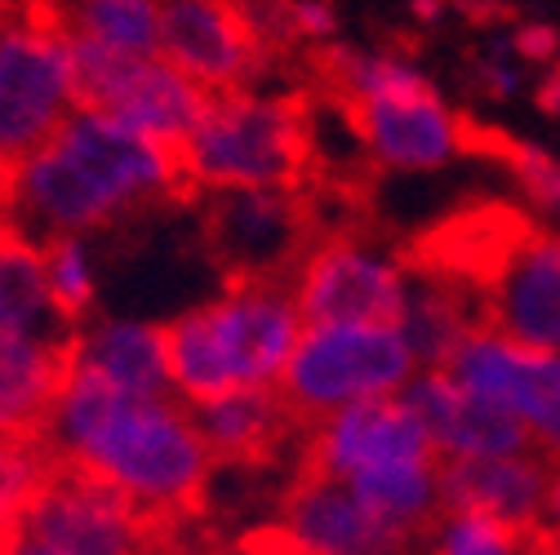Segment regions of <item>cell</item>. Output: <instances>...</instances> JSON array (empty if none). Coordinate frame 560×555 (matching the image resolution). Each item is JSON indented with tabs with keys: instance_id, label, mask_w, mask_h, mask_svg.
<instances>
[{
	"instance_id": "6da1fadb",
	"label": "cell",
	"mask_w": 560,
	"mask_h": 555,
	"mask_svg": "<svg viewBox=\"0 0 560 555\" xmlns=\"http://www.w3.org/2000/svg\"><path fill=\"white\" fill-rule=\"evenodd\" d=\"M45 445L62 471L103 484L156 529L191 516L219 467L196 409L178 395H120L72 374L49 413Z\"/></svg>"
},
{
	"instance_id": "7a4b0ae2",
	"label": "cell",
	"mask_w": 560,
	"mask_h": 555,
	"mask_svg": "<svg viewBox=\"0 0 560 555\" xmlns=\"http://www.w3.org/2000/svg\"><path fill=\"white\" fill-rule=\"evenodd\" d=\"M178 191V152L81 107L40 152L0 178V223L36 245L58 236L90 240Z\"/></svg>"
},
{
	"instance_id": "3957f363",
	"label": "cell",
	"mask_w": 560,
	"mask_h": 555,
	"mask_svg": "<svg viewBox=\"0 0 560 555\" xmlns=\"http://www.w3.org/2000/svg\"><path fill=\"white\" fill-rule=\"evenodd\" d=\"M303 329L290 281H232L165 324L174 395L200 409L241 391H280Z\"/></svg>"
},
{
	"instance_id": "277c9868",
	"label": "cell",
	"mask_w": 560,
	"mask_h": 555,
	"mask_svg": "<svg viewBox=\"0 0 560 555\" xmlns=\"http://www.w3.org/2000/svg\"><path fill=\"white\" fill-rule=\"evenodd\" d=\"M325 67L370 165L387 174H441L463 161L471 143L467 120L409 54L334 45Z\"/></svg>"
},
{
	"instance_id": "5b68a950",
	"label": "cell",
	"mask_w": 560,
	"mask_h": 555,
	"mask_svg": "<svg viewBox=\"0 0 560 555\" xmlns=\"http://www.w3.org/2000/svg\"><path fill=\"white\" fill-rule=\"evenodd\" d=\"M312 165L307 107L276 90H236L209 98L205 116L178 147L183 187L228 191H299Z\"/></svg>"
},
{
	"instance_id": "8992f818",
	"label": "cell",
	"mask_w": 560,
	"mask_h": 555,
	"mask_svg": "<svg viewBox=\"0 0 560 555\" xmlns=\"http://www.w3.org/2000/svg\"><path fill=\"white\" fill-rule=\"evenodd\" d=\"M418 369L400 324H307L280 378V400L299 427H316L352 404L400 395Z\"/></svg>"
},
{
	"instance_id": "52a82bcc",
	"label": "cell",
	"mask_w": 560,
	"mask_h": 555,
	"mask_svg": "<svg viewBox=\"0 0 560 555\" xmlns=\"http://www.w3.org/2000/svg\"><path fill=\"white\" fill-rule=\"evenodd\" d=\"M77 54L58 14L0 19V178L40 152L81 111Z\"/></svg>"
},
{
	"instance_id": "ba28073f",
	"label": "cell",
	"mask_w": 560,
	"mask_h": 555,
	"mask_svg": "<svg viewBox=\"0 0 560 555\" xmlns=\"http://www.w3.org/2000/svg\"><path fill=\"white\" fill-rule=\"evenodd\" d=\"M441 369L471 400L508 413L534 453L560 462V352H534L499 329L476 324Z\"/></svg>"
},
{
	"instance_id": "9c48e42d",
	"label": "cell",
	"mask_w": 560,
	"mask_h": 555,
	"mask_svg": "<svg viewBox=\"0 0 560 555\" xmlns=\"http://www.w3.org/2000/svg\"><path fill=\"white\" fill-rule=\"evenodd\" d=\"M409 290L413 271L365 236L316 240L290 271L303 324H396Z\"/></svg>"
},
{
	"instance_id": "30bf717a",
	"label": "cell",
	"mask_w": 560,
	"mask_h": 555,
	"mask_svg": "<svg viewBox=\"0 0 560 555\" xmlns=\"http://www.w3.org/2000/svg\"><path fill=\"white\" fill-rule=\"evenodd\" d=\"M161 533L112 489L58 467L27 520L0 542V555H152L165 542Z\"/></svg>"
},
{
	"instance_id": "8fae6325",
	"label": "cell",
	"mask_w": 560,
	"mask_h": 555,
	"mask_svg": "<svg viewBox=\"0 0 560 555\" xmlns=\"http://www.w3.org/2000/svg\"><path fill=\"white\" fill-rule=\"evenodd\" d=\"M77 81H81V103L90 111H103L148 138L156 147L178 152L183 138L196 129V120L209 107V94L196 90L183 72L156 54V58H112V54H90L77 49Z\"/></svg>"
},
{
	"instance_id": "7c38bea8",
	"label": "cell",
	"mask_w": 560,
	"mask_h": 555,
	"mask_svg": "<svg viewBox=\"0 0 560 555\" xmlns=\"http://www.w3.org/2000/svg\"><path fill=\"white\" fill-rule=\"evenodd\" d=\"M267 555H423V542L387 529L342 480L299 471L276 529L258 538Z\"/></svg>"
},
{
	"instance_id": "4fadbf2b",
	"label": "cell",
	"mask_w": 560,
	"mask_h": 555,
	"mask_svg": "<svg viewBox=\"0 0 560 555\" xmlns=\"http://www.w3.org/2000/svg\"><path fill=\"white\" fill-rule=\"evenodd\" d=\"M161 58L209 98L254 90L267 67L236 0H161Z\"/></svg>"
},
{
	"instance_id": "5bb4252c",
	"label": "cell",
	"mask_w": 560,
	"mask_h": 555,
	"mask_svg": "<svg viewBox=\"0 0 560 555\" xmlns=\"http://www.w3.org/2000/svg\"><path fill=\"white\" fill-rule=\"evenodd\" d=\"M209 245L236 271V281H290L312 245L299 191L209 196Z\"/></svg>"
},
{
	"instance_id": "9a60e30c",
	"label": "cell",
	"mask_w": 560,
	"mask_h": 555,
	"mask_svg": "<svg viewBox=\"0 0 560 555\" xmlns=\"http://www.w3.org/2000/svg\"><path fill=\"white\" fill-rule=\"evenodd\" d=\"M480 316L534 352H560V232H525L489 267Z\"/></svg>"
},
{
	"instance_id": "2e32d148",
	"label": "cell",
	"mask_w": 560,
	"mask_h": 555,
	"mask_svg": "<svg viewBox=\"0 0 560 555\" xmlns=\"http://www.w3.org/2000/svg\"><path fill=\"white\" fill-rule=\"evenodd\" d=\"M423 458H436L423 423H418V413L405 404V395H392V400L352 404V409L334 413V418L307 427L303 471L352 484L383 467L423 462Z\"/></svg>"
},
{
	"instance_id": "e0dca14e",
	"label": "cell",
	"mask_w": 560,
	"mask_h": 555,
	"mask_svg": "<svg viewBox=\"0 0 560 555\" xmlns=\"http://www.w3.org/2000/svg\"><path fill=\"white\" fill-rule=\"evenodd\" d=\"M67 374L120 395H174L170 333L138 316H90L67 333Z\"/></svg>"
},
{
	"instance_id": "ac0fdd59",
	"label": "cell",
	"mask_w": 560,
	"mask_h": 555,
	"mask_svg": "<svg viewBox=\"0 0 560 555\" xmlns=\"http://www.w3.org/2000/svg\"><path fill=\"white\" fill-rule=\"evenodd\" d=\"M400 395L418 413V423H423V432H428V440L445 467L529 453L525 432L508 418V413L471 400L445 369H418Z\"/></svg>"
},
{
	"instance_id": "d6986e66",
	"label": "cell",
	"mask_w": 560,
	"mask_h": 555,
	"mask_svg": "<svg viewBox=\"0 0 560 555\" xmlns=\"http://www.w3.org/2000/svg\"><path fill=\"white\" fill-rule=\"evenodd\" d=\"M67 382V333L0 329V436H45Z\"/></svg>"
},
{
	"instance_id": "ffe728a7",
	"label": "cell",
	"mask_w": 560,
	"mask_h": 555,
	"mask_svg": "<svg viewBox=\"0 0 560 555\" xmlns=\"http://www.w3.org/2000/svg\"><path fill=\"white\" fill-rule=\"evenodd\" d=\"M551 471L542 453H512V458H489V462H458L445 467V507L485 511L494 520L538 529L542 503L551 489Z\"/></svg>"
},
{
	"instance_id": "44dd1931",
	"label": "cell",
	"mask_w": 560,
	"mask_h": 555,
	"mask_svg": "<svg viewBox=\"0 0 560 555\" xmlns=\"http://www.w3.org/2000/svg\"><path fill=\"white\" fill-rule=\"evenodd\" d=\"M196 427H200L209 453H214V462L249 467V462L271 458L299 423L285 409V400H280V391H241V395L200 404Z\"/></svg>"
},
{
	"instance_id": "7402d4cb",
	"label": "cell",
	"mask_w": 560,
	"mask_h": 555,
	"mask_svg": "<svg viewBox=\"0 0 560 555\" xmlns=\"http://www.w3.org/2000/svg\"><path fill=\"white\" fill-rule=\"evenodd\" d=\"M58 23L77 49L112 58L161 54V0H62Z\"/></svg>"
},
{
	"instance_id": "603a6c76",
	"label": "cell",
	"mask_w": 560,
	"mask_h": 555,
	"mask_svg": "<svg viewBox=\"0 0 560 555\" xmlns=\"http://www.w3.org/2000/svg\"><path fill=\"white\" fill-rule=\"evenodd\" d=\"M400 333L409 342V352L418 356L423 369H441L458 342L485 324L480 316V294H471L467 285H454V281H418L413 275V290H409V303L400 311Z\"/></svg>"
},
{
	"instance_id": "cb8c5ba5",
	"label": "cell",
	"mask_w": 560,
	"mask_h": 555,
	"mask_svg": "<svg viewBox=\"0 0 560 555\" xmlns=\"http://www.w3.org/2000/svg\"><path fill=\"white\" fill-rule=\"evenodd\" d=\"M0 329H40V333H67L54 320L45 271H40V245L19 236L0 223Z\"/></svg>"
},
{
	"instance_id": "d4e9b609",
	"label": "cell",
	"mask_w": 560,
	"mask_h": 555,
	"mask_svg": "<svg viewBox=\"0 0 560 555\" xmlns=\"http://www.w3.org/2000/svg\"><path fill=\"white\" fill-rule=\"evenodd\" d=\"M40 271H45V294L54 307V320L72 333L90 320L98 290H103V262L90 240L81 236H58L40 245Z\"/></svg>"
},
{
	"instance_id": "484cf974",
	"label": "cell",
	"mask_w": 560,
	"mask_h": 555,
	"mask_svg": "<svg viewBox=\"0 0 560 555\" xmlns=\"http://www.w3.org/2000/svg\"><path fill=\"white\" fill-rule=\"evenodd\" d=\"M538 529H521L467 507H445L423 533V555H538Z\"/></svg>"
},
{
	"instance_id": "4316f807",
	"label": "cell",
	"mask_w": 560,
	"mask_h": 555,
	"mask_svg": "<svg viewBox=\"0 0 560 555\" xmlns=\"http://www.w3.org/2000/svg\"><path fill=\"white\" fill-rule=\"evenodd\" d=\"M54 475L58 458L45 436H0V542L27 520Z\"/></svg>"
},
{
	"instance_id": "83f0119b",
	"label": "cell",
	"mask_w": 560,
	"mask_h": 555,
	"mask_svg": "<svg viewBox=\"0 0 560 555\" xmlns=\"http://www.w3.org/2000/svg\"><path fill=\"white\" fill-rule=\"evenodd\" d=\"M508 174L521 187L525 204L534 210L542 232H560V156L534 147V143H516L508 152Z\"/></svg>"
},
{
	"instance_id": "f1b7e54d",
	"label": "cell",
	"mask_w": 560,
	"mask_h": 555,
	"mask_svg": "<svg viewBox=\"0 0 560 555\" xmlns=\"http://www.w3.org/2000/svg\"><path fill=\"white\" fill-rule=\"evenodd\" d=\"M236 10L267 58L294 40V0H236Z\"/></svg>"
},
{
	"instance_id": "f546056e",
	"label": "cell",
	"mask_w": 560,
	"mask_h": 555,
	"mask_svg": "<svg viewBox=\"0 0 560 555\" xmlns=\"http://www.w3.org/2000/svg\"><path fill=\"white\" fill-rule=\"evenodd\" d=\"M508 54L516 62H525V67H556V58H560V32L547 27V23H525L508 40Z\"/></svg>"
},
{
	"instance_id": "4dcf8cb0",
	"label": "cell",
	"mask_w": 560,
	"mask_h": 555,
	"mask_svg": "<svg viewBox=\"0 0 560 555\" xmlns=\"http://www.w3.org/2000/svg\"><path fill=\"white\" fill-rule=\"evenodd\" d=\"M294 40L307 45H338V10L329 0H294Z\"/></svg>"
},
{
	"instance_id": "1f68e13d",
	"label": "cell",
	"mask_w": 560,
	"mask_h": 555,
	"mask_svg": "<svg viewBox=\"0 0 560 555\" xmlns=\"http://www.w3.org/2000/svg\"><path fill=\"white\" fill-rule=\"evenodd\" d=\"M480 90L499 103H512L525 94V62H516L512 54H499V58H485L480 62Z\"/></svg>"
},
{
	"instance_id": "d6a6232c",
	"label": "cell",
	"mask_w": 560,
	"mask_h": 555,
	"mask_svg": "<svg viewBox=\"0 0 560 555\" xmlns=\"http://www.w3.org/2000/svg\"><path fill=\"white\" fill-rule=\"evenodd\" d=\"M538 538H542L547 546H560V462H556V471H551V489H547V503H542Z\"/></svg>"
},
{
	"instance_id": "836d02e7",
	"label": "cell",
	"mask_w": 560,
	"mask_h": 555,
	"mask_svg": "<svg viewBox=\"0 0 560 555\" xmlns=\"http://www.w3.org/2000/svg\"><path fill=\"white\" fill-rule=\"evenodd\" d=\"M538 103H542L547 116H560V67H551V72L542 76V85H538Z\"/></svg>"
},
{
	"instance_id": "e575fe53",
	"label": "cell",
	"mask_w": 560,
	"mask_h": 555,
	"mask_svg": "<svg viewBox=\"0 0 560 555\" xmlns=\"http://www.w3.org/2000/svg\"><path fill=\"white\" fill-rule=\"evenodd\" d=\"M152 555H205V551H191V546H165V542H161Z\"/></svg>"
},
{
	"instance_id": "d590c367",
	"label": "cell",
	"mask_w": 560,
	"mask_h": 555,
	"mask_svg": "<svg viewBox=\"0 0 560 555\" xmlns=\"http://www.w3.org/2000/svg\"><path fill=\"white\" fill-rule=\"evenodd\" d=\"M538 555H560V546H547V542H542V546H538Z\"/></svg>"
},
{
	"instance_id": "8d00e7d4",
	"label": "cell",
	"mask_w": 560,
	"mask_h": 555,
	"mask_svg": "<svg viewBox=\"0 0 560 555\" xmlns=\"http://www.w3.org/2000/svg\"><path fill=\"white\" fill-rule=\"evenodd\" d=\"M258 555H267V551H258Z\"/></svg>"
}]
</instances>
